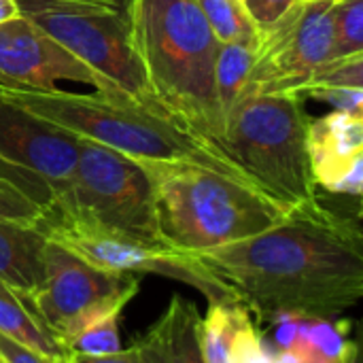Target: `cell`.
<instances>
[{
    "instance_id": "30bf717a",
    "label": "cell",
    "mask_w": 363,
    "mask_h": 363,
    "mask_svg": "<svg viewBox=\"0 0 363 363\" xmlns=\"http://www.w3.org/2000/svg\"><path fill=\"white\" fill-rule=\"evenodd\" d=\"M38 228L47 240L68 249L100 270L134 277L160 274L196 287L208 300V304H238L232 291L213 274H208L194 255L170 251L164 245H151L115 232L98 230L62 215H45Z\"/></svg>"
},
{
    "instance_id": "7a4b0ae2",
    "label": "cell",
    "mask_w": 363,
    "mask_h": 363,
    "mask_svg": "<svg viewBox=\"0 0 363 363\" xmlns=\"http://www.w3.org/2000/svg\"><path fill=\"white\" fill-rule=\"evenodd\" d=\"M125 13L153 98L174 123L225 157L215 87L219 40L198 0H128Z\"/></svg>"
},
{
    "instance_id": "ffe728a7",
    "label": "cell",
    "mask_w": 363,
    "mask_h": 363,
    "mask_svg": "<svg viewBox=\"0 0 363 363\" xmlns=\"http://www.w3.org/2000/svg\"><path fill=\"white\" fill-rule=\"evenodd\" d=\"M349 319H302L300 336L330 363H355L357 347L349 340Z\"/></svg>"
},
{
    "instance_id": "3957f363",
    "label": "cell",
    "mask_w": 363,
    "mask_h": 363,
    "mask_svg": "<svg viewBox=\"0 0 363 363\" xmlns=\"http://www.w3.org/2000/svg\"><path fill=\"white\" fill-rule=\"evenodd\" d=\"M0 102L15 104L79 138L100 143L147 166L194 164L253 185L236 166L179 123L100 91L79 94L62 87L13 89L0 85Z\"/></svg>"
},
{
    "instance_id": "7402d4cb",
    "label": "cell",
    "mask_w": 363,
    "mask_h": 363,
    "mask_svg": "<svg viewBox=\"0 0 363 363\" xmlns=\"http://www.w3.org/2000/svg\"><path fill=\"white\" fill-rule=\"evenodd\" d=\"M332 57L363 53V0H336L332 6Z\"/></svg>"
},
{
    "instance_id": "8992f818",
    "label": "cell",
    "mask_w": 363,
    "mask_h": 363,
    "mask_svg": "<svg viewBox=\"0 0 363 363\" xmlns=\"http://www.w3.org/2000/svg\"><path fill=\"white\" fill-rule=\"evenodd\" d=\"M17 6L21 17L38 26L102 81L104 91L100 94L170 119L147 85L132 47L125 9L100 0H17Z\"/></svg>"
},
{
    "instance_id": "4dcf8cb0",
    "label": "cell",
    "mask_w": 363,
    "mask_h": 363,
    "mask_svg": "<svg viewBox=\"0 0 363 363\" xmlns=\"http://www.w3.org/2000/svg\"><path fill=\"white\" fill-rule=\"evenodd\" d=\"M272 363H302L296 351L291 349H281L277 355H272Z\"/></svg>"
},
{
    "instance_id": "9c48e42d",
    "label": "cell",
    "mask_w": 363,
    "mask_h": 363,
    "mask_svg": "<svg viewBox=\"0 0 363 363\" xmlns=\"http://www.w3.org/2000/svg\"><path fill=\"white\" fill-rule=\"evenodd\" d=\"M43 262L45 279L30 298V308L55 334L62 349L94 319L121 313L140 289L138 277L100 270L51 240L45 245Z\"/></svg>"
},
{
    "instance_id": "83f0119b",
    "label": "cell",
    "mask_w": 363,
    "mask_h": 363,
    "mask_svg": "<svg viewBox=\"0 0 363 363\" xmlns=\"http://www.w3.org/2000/svg\"><path fill=\"white\" fill-rule=\"evenodd\" d=\"M0 357L6 363H57L0 334Z\"/></svg>"
},
{
    "instance_id": "e0dca14e",
    "label": "cell",
    "mask_w": 363,
    "mask_h": 363,
    "mask_svg": "<svg viewBox=\"0 0 363 363\" xmlns=\"http://www.w3.org/2000/svg\"><path fill=\"white\" fill-rule=\"evenodd\" d=\"M198 4L219 43L255 49L259 26L253 21L242 0H198Z\"/></svg>"
},
{
    "instance_id": "ba28073f",
    "label": "cell",
    "mask_w": 363,
    "mask_h": 363,
    "mask_svg": "<svg viewBox=\"0 0 363 363\" xmlns=\"http://www.w3.org/2000/svg\"><path fill=\"white\" fill-rule=\"evenodd\" d=\"M332 0H298L277 21L259 26L245 91L302 96L332 60Z\"/></svg>"
},
{
    "instance_id": "4fadbf2b",
    "label": "cell",
    "mask_w": 363,
    "mask_h": 363,
    "mask_svg": "<svg viewBox=\"0 0 363 363\" xmlns=\"http://www.w3.org/2000/svg\"><path fill=\"white\" fill-rule=\"evenodd\" d=\"M306 149L317 187L336 196H362L363 117L332 111L308 119Z\"/></svg>"
},
{
    "instance_id": "9a60e30c",
    "label": "cell",
    "mask_w": 363,
    "mask_h": 363,
    "mask_svg": "<svg viewBox=\"0 0 363 363\" xmlns=\"http://www.w3.org/2000/svg\"><path fill=\"white\" fill-rule=\"evenodd\" d=\"M0 334L53 362L68 363V355L55 334L38 319V315L26 302H21L9 291L0 294Z\"/></svg>"
},
{
    "instance_id": "603a6c76",
    "label": "cell",
    "mask_w": 363,
    "mask_h": 363,
    "mask_svg": "<svg viewBox=\"0 0 363 363\" xmlns=\"http://www.w3.org/2000/svg\"><path fill=\"white\" fill-rule=\"evenodd\" d=\"M315 87H355L363 89V53L349 57H332L328 60L311 79L308 89Z\"/></svg>"
},
{
    "instance_id": "ac0fdd59",
    "label": "cell",
    "mask_w": 363,
    "mask_h": 363,
    "mask_svg": "<svg viewBox=\"0 0 363 363\" xmlns=\"http://www.w3.org/2000/svg\"><path fill=\"white\" fill-rule=\"evenodd\" d=\"M253 66V47L247 45H223L219 43L215 62V87L221 108V117L234 106L247 87Z\"/></svg>"
},
{
    "instance_id": "44dd1931",
    "label": "cell",
    "mask_w": 363,
    "mask_h": 363,
    "mask_svg": "<svg viewBox=\"0 0 363 363\" xmlns=\"http://www.w3.org/2000/svg\"><path fill=\"white\" fill-rule=\"evenodd\" d=\"M119 311L106 313L91 323H87L81 332L64 342V351L70 357H102L117 353L121 349L119 342Z\"/></svg>"
},
{
    "instance_id": "cb8c5ba5",
    "label": "cell",
    "mask_w": 363,
    "mask_h": 363,
    "mask_svg": "<svg viewBox=\"0 0 363 363\" xmlns=\"http://www.w3.org/2000/svg\"><path fill=\"white\" fill-rule=\"evenodd\" d=\"M43 217H45V211L38 204H34L15 185L0 179V221L38 225Z\"/></svg>"
},
{
    "instance_id": "e575fe53",
    "label": "cell",
    "mask_w": 363,
    "mask_h": 363,
    "mask_svg": "<svg viewBox=\"0 0 363 363\" xmlns=\"http://www.w3.org/2000/svg\"><path fill=\"white\" fill-rule=\"evenodd\" d=\"M332 2H336V0H332Z\"/></svg>"
},
{
    "instance_id": "1f68e13d",
    "label": "cell",
    "mask_w": 363,
    "mask_h": 363,
    "mask_svg": "<svg viewBox=\"0 0 363 363\" xmlns=\"http://www.w3.org/2000/svg\"><path fill=\"white\" fill-rule=\"evenodd\" d=\"M100 2H106V4L119 6V9H125L128 6V0H100Z\"/></svg>"
},
{
    "instance_id": "7c38bea8",
    "label": "cell",
    "mask_w": 363,
    "mask_h": 363,
    "mask_svg": "<svg viewBox=\"0 0 363 363\" xmlns=\"http://www.w3.org/2000/svg\"><path fill=\"white\" fill-rule=\"evenodd\" d=\"M81 138L15 104L0 102V157L40 177L55 200L70 183Z\"/></svg>"
},
{
    "instance_id": "5bb4252c",
    "label": "cell",
    "mask_w": 363,
    "mask_h": 363,
    "mask_svg": "<svg viewBox=\"0 0 363 363\" xmlns=\"http://www.w3.org/2000/svg\"><path fill=\"white\" fill-rule=\"evenodd\" d=\"M45 245L38 225L0 221V283L28 306L45 279Z\"/></svg>"
},
{
    "instance_id": "f1b7e54d",
    "label": "cell",
    "mask_w": 363,
    "mask_h": 363,
    "mask_svg": "<svg viewBox=\"0 0 363 363\" xmlns=\"http://www.w3.org/2000/svg\"><path fill=\"white\" fill-rule=\"evenodd\" d=\"M68 363H145L138 345L134 342L130 349H119L117 353L102 355V357H70Z\"/></svg>"
},
{
    "instance_id": "2e32d148",
    "label": "cell",
    "mask_w": 363,
    "mask_h": 363,
    "mask_svg": "<svg viewBox=\"0 0 363 363\" xmlns=\"http://www.w3.org/2000/svg\"><path fill=\"white\" fill-rule=\"evenodd\" d=\"M202 317L198 306L183 296H172L157 328L164 336L172 363H206L200 345Z\"/></svg>"
},
{
    "instance_id": "52a82bcc",
    "label": "cell",
    "mask_w": 363,
    "mask_h": 363,
    "mask_svg": "<svg viewBox=\"0 0 363 363\" xmlns=\"http://www.w3.org/2000/svg\"><path fill=\"white\" fill-rule=\"evenodd\" d=\"M47 215H62L98 230L164 245L155 225L149 168L87 138H81L70 183Z\"/></svg>"
},
{
    "instance_id": "d4e9b609",
    "label": "cell",
    "mask_w": 363,
    "mask_h": 363,
    "mask_svg": "<svg viewBox=\"0 0 363 363\" xmlns=\"http://www.w3.org/2000/svg\"><path fill=\"white\" fill-rule=\"evenodd\" d=\"M230 363H272V355L264 345L257 328L253 325L249 313L242 315L238 330L232 340Z\"/></svg>"
},
{
    "instance_id": "484cf974",
    "label": "cell",
    "mask_w": 363,
    "mask_h": 363,
    "mask_svg": "<svg viewBox=\"0 0 363 363\" xmlns=\"http://www.w3.org/2000/svg\"><path fill=\"white\" fill-rule=\"evenodd\" d=\"M304 98H315L332 106V111L363 117V89L355 87H315L304 94Z\"/></svg>"
},
{
    "instance_id": "8fae6325",
    "label": "cell",
    "mask_w": 363,
    "mask_h": 363,
    "mask_svg": "<svg viewBox=\"0 0 363 363\" xmlns=\"http://www.w3.org/2000/svg\"><path fill=\"white\" fill-rule=\"evenodd\" d=\"M83 83L104 91L102 81L62 45L26 17L0 23V85L13 89H55L57 83Z\"/></svg>"
},
{
    "instance_id": "836d02e7",
    "label": "cell",
    "mask_w": 363,
    "mask_h": 363,
    "mask_svg": "<svg viewBox=\"0 0 363 363\" xmlns=\"http://www.w3.org/2000/svg\"><path fill=\"white\" fill-rule=\"evenodd\" d=\"M0 363H6V362H4V359H2V357H0Z\"/></svg>"
},
{
    "instance_id": "277c9868",
    "label": "cell",
    "mask_w": 363,
    "mask_h": 363,
    "mask_svg": "<svg viewBox=\"0 0 363 363\" xmlns=\"http://www.w3.org/2000/svg\"><path fill=\"white\" fill-rule=\"evenodd\" d=\"M147 168L153 181L157 236L177 253L198 255L247 240L287 213L257 187L202 166Z\"/></svg>"
},
{
    "instance_id": "d6986e66",
    "label": "cell",
    "mask_w": 363,
    "mask_h": 363,
    "mask_svg": "<svg viewBox=\"0 0 363 363\" xmlns=\"http://www.w3.org/2000/svg\"><path fill=\"white\" fill-rule=\"evenodd\" d=\"M247 311L240 304H208L200 323V345L206 363H230L232 340Z\"/></svg>"
},
{
    "instance_id": "4316f807",
    "label": "cell",
    "mask_w": 363,
    "mask_h": 363,
    "mask_svg": "<svg viewBox=\"0 0 363 363\" xmlns=\"http://www.w3.org/2000/svg\"><path fill=\"white\" fill-rule=\"evenodd\" d=\"M242 2L257 26H268L277 21L298 0H242Z\"/></svg>"
},
{
    "instance_id": "d6a6232c",
    "label": "cell",
    "mask_w": 363,
    "mask_h": 363,
    "mask_svg": "<svg viewBox=\"0 0 363 363\" xmlns=\"http://www.w3.org/2000/svg\"><path fill=\"white\" fill-rule=\"evenodd\" d=\"M2 291H9V289H6V287H4V285L0 283V294H2ZM9 294H11V291H9Z\"/></svg>"
},
{
    "instance_id": "5b68a950",
    "label": "cell",
    "mask_w": 363,
    "mask_h": 363,
    "mask_svg": "<svg viewBox=\"0 0 363 363\" xmlns=\"http://www.w3.org/2000/svg\"><path fill=\"white\" fill-rule=\"evenodd\" d=\"M302 96L242 91L223 117V155L262 194L294 208L317 198Z\"/></svg>"
},
{
    "instance_id": "f546056e",
    "label": "cell",
    "mask_w": 363,
    "mask_h": 363,
    "mask_svg": "<svg viewBox=\"0 0 363 363\" xmlns=\"http://www.w3.org/2000/svg\"><path fill=\"white\" fill-rule=\"evenodd\" d=\"M19 17V6L17 0H0V23Z\"/></svg>"
},
{
    "instance_id": "6da1fadb",
    "label": "cell",
    "mask_w": 363,
    "mask_h": 363,
    "mask_svg": "<svg viewBox=\"0 0 363 363\" xmlns=\"http://www.w3.org/2000/svg\"><path fill=\"white\" fill-rule=\"evenodd\" d=\"M259 321L340 319L363 298L359 221L313 198L266 232L194 255Z\"/></svg>"
}]
</instances>
